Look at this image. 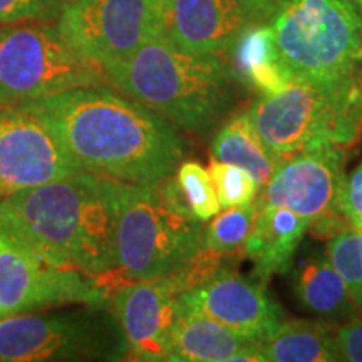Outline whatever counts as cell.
Listing matches in <instances>:
<instances>
[{
  "instance_id": "15",
  "label": "cell",
  "mask_w": 362,
  "mask_h": 362,
  "mask_svg": "<svg viewBox=\"0 0 362 362\" xmlns=\"http://www.w3.org/2000/svg\"><path fill=\"white\" fill-rule=\"evenodd\" d=\"M250 25L238 0H165V34L187 52H230Z\"/></svg>"
},
{
  "instance_id": "7",
  "label": "cell",
  "mask_w": 362,
  "mask_h": 362,
  "mask_svg": "<svg viewBox=\"0 0 362 362\" xmlns=\"http://www.w3.org/2000/svg\"><path fill=\"white\" fill-rule=\"evenodd\" d=\"M81 86H107L101 66L76 51L57 22L0 25V110Z\"/></svg>"
},
{
  "instance_id": "22",
  "label": "cell",
  "mask_w": 362,
  "mask_h": 362,
  "mask_svg": "<svg viewBox=\"0 0 362 362\" xmlns=\"http://www.w3.org/2000/svg\"><path fill=\"white\" fill-rule=\"evenodd\" d=\"M259 208L252 203L232 206L225 211H218V216L205 228V245L211 250L232 259H243L245 240L255 223Z\"/></svg>"
},
{
  "instance_id": "13",
  "label": "cell",
  "mask_w": 362,
  "mask_h": 362,
  "mask_svg": "<svg viewBox=\"0 0 362 362\" xmlns=\"http://www.w3.org/2000/svg\"><path fill=\"white\" fill-rule=\"evenodd\" d=\"M110 309L131 359L168 361L176 322L183 312L180 293L168 277L121 285L110 296Z\"/></svg>"
},
{
  "instance_id": "30",
  "label": "cell",
  "mask_w": 362,
  "mask_h": 362,
  "mask_svg": "<svg viewBox=\"0 0 362 362\" xmlns=\"http://www.w3.org/2000/svg\"><path fill=\"white\" fill-rule=\"evenodd\" d=\"M354 4L357 6V8H359L361 16H362V0H354Z\"/></svg>"
},
{
  "instance_id": "9",
  "label": "cell",
  "mask_w": 362,
  "mask_h": 362,
  "mask_svg": "<svg viewBox=\"0 0 362 362\" xmlns=\"http://www.w3.org/2000/svg\"><path fill=\"white\" fill-rule=\"evenodd\" d=\"M57 25L81 56L103 67L165 33V0H71Z\"/></svg>"
},
{
  "instance_id": "19",
  "label": "cell",
  "mask_w": 362,
  "mask_h": 362,
  "mask_svg": "<svg viewBox=\"0 0 362 362\" xmlns=\"http://www.w3.org/2000/svg\"><path fill=\"white\" fill-rule=\"evenodd\" d=\"M262 361L334 362L341 361L336 327L322 320L285 319L279 329L260 342Z\"/></svg>"
},
{
  "instance_id": "3",
  "label": "cell",
  "mask_w": 362,
  "mask_h": 362,
  "mask_svg": "<svg viewBox=\"0 0 362 362\" xmlns=\"http://www.w3.org/2000/svg\"><path fill=\"white\" fill-rule=\"evenodd\" d=\"M101 69L110 88L194 134H208L223 119L240 83L228 61L183 51L165 33Z\"/></svg>"
},
{
  "instance_id": "6",
  "label": "cell",
  "mask_w": 362,
  "mask_h": 362,
  "mask_svg": "<svg viewBox=\"0 0 362 362\" xmlns=\"http://www.w3.org/2000/svg\"><path fill=\"white\" fill-rule=\"evenodd\" d=\"M267 24L291 79L346 83L361 76L362 16L354 0H287Z\"/></svg>"
},
{
  "instance_id": "23",
  "label": "cell",
  "mask_w": 362,
  "mask_h": 362,
  "mask_svg": "<svg viewBox=\"0 0 362 362\" xmlns=\"http://www.w3.org/2000/svg\"><path fill=\"white\" fill-rule=\"evenodd\" d=\"M325 252L362 315V228L347 226L330 237Z\"/></svg>"
},
{
  "instance_id": "1",
  "label": "cell",
  "mask_w": 362,
  "mask_h": 362,
  "mask_svg": "<svg viewBox=\"0 0 362 362\" xmlns=\"http://www.w3.org/2000/svg\"><path fill=\"white\" fill-rule=\"evenodd\" d=\"M21 106L42 117L84 173L153 185L173 175L185 155L173 124L110 86H81Z\"/></svg>"
},
{
  "instance_id": "4",
  "label": "cell",
  "mask_w": 362,
  "mask_h": 362,
  "mask_svg": "<svg viewBox=\"0 0 362 362\" xmlns=\"http://www.w3.org/2000/svg\"><path fill=\"white\" fill-rule=\"evenodd\" d=\"M205 228L189 210L175 173L153 185L124 183L110 296L124 284L173 274L205 247Z\"/></svg>"
},
{
  "instance_id": "8",
  "label": "cell",
  "mask_w": 362,
  "mask_h": 362,
  "mask_svg": "<svg viewBox=\"0 0 362 362\" xmlns=\"http://www.w3.org/2000/svg\"><path fill=\"white\" fill-rule=\"evenodd\" d=\"M110 305L51 307L0 319V362L111 359L126 354Z\"/></svg>"
},
{
  "instance_id": "29",
  "label": "cell",
  "mask_w": 362,
  "mask_h": 362,
  "mask_svg": "<svg viewBox=\"0 0 362 362\" xmlns=\"http://www.w3.org/2000/svg\"><path fill=\"white\" fill-rule=\"evenodd\" d=\"M252 24H267L287 0H238Z\"/></svg>"
},
{
  "instance_id": "10",
  "label": "cell",
  "mask_w": 362,
  "mask_h": 362,
  "mask_svg": "<svg viewBox=\"0 0 362 362\" xmlns=\"http://www.w3.org/2000/svg\"><path fill=\"white\" fill-rule=\"evenodd\" d=\"M62 305H110L96 279L0 243V319Z\"/></svg>"
},
{
  "instance_id": "12",
  "label": "cell",
  "mask_w": 362,
  "mask_h": 362,
  "mask_svg": "<svg viewBox=\"0 0 362 362\" xmlns=\"http://www.w3.org/2000/svg\"><path fill=\"white\" fill-rule=\"evenodd\" d=\"M76 173L42 117L25 106L0 110V200Z\"/></svg>"
},
{
  "instance_id": "27",
  "label": "cell",
  "mask_w": 362,
  "mask_h": 362,
  "mask_svg": "<svg viewBox=\"0 0 362 362\" xmlns=\"http://www.w3.org/2000/svg\"><path fill=\"white\" fill-rule=\"evenodd\" d=\"M341 211L351 226L362 228V163L351 176H346L341 194Z\"/></svg>"
},
{
  "instance_id": "5",
  "label": "cell",
  "mask_w": 362,
  "mask_h": 362,
  "mask_svg": "<svg viewBox=\"0 0 362 362\" xmlns=\"http://www.w3.org/2000/svg\"><path fill=\"white\" fill-rule=\"evenodd\" d=\"M248 119L279 158L320 144L351 148L362 131V78L346 83L292 79L275 94H262Z\"/></svg>"
},
{
  "instance_id": "24",
  "label": "cell",
  "mask_w": 362,
  "mask_h": 362,
  "mask_svg": "<svg viewBox=\"0 0 362 362\" xmlns=\"http://www.w3.org/2000/svg\"><path fill=\"white\" fill-rule=\"evenodd\" d=\"M176 181H178L180 192L187 200L189 210L198 220H210L221 210L214 181L200 163H181L176 170Z\"/></svg>"
},
{
  "instance_id": "25",
  "label": "cell",
  "mask_w": 362,
  "mask_h": 362,
  "mask_svg": "<svg viewBox=\"0 0 362 362\" xmlns=\"http://www.w3.org/2000/svg\"><path fill=\"white\" fill-rule=\"evenodd\" d=\"M208 173L215 185L221 208L248 205L255 200L259 187L245 170L211 158Z\"/></svg>"
},
{
  "instance_id": "17",
  "label": "cell",
  "mask_w": 362,
  "mask_h": 362,
  "mask_svg": "<svg viewBox=\"0 0 362 362\" xmlns=\"http://www.w3.org/2000/svg\"><path fill=\"white\" fill-rule=\"evenodd\" d=\"M168 361L235 362L262 361L260 342L237 336L200 312L183 307L176 322Z\"/></svg>"
},
{
  "instance_id": "28",
  "label": "cell",
  "mask_w": 362,
  "mask_h": 362,
  "mask_svg": "<svg viewBox=\"0 0 362 362\" xmlns=\"http://www.w3.org/2000/svg\"><path fill=\"white\" fill-rule=\"evenodd\" d=\"M336 346L341 361L362 362V315L336 327Z\"/></svg>"
},
{
  "instance_id": "26",
  "label": "cell",
  "mask_w": 362,
  "mask_h": 362,
  "mask_svg": "<svg viewBox=\"0 0 362 362\" xmlns=\"http://www.w3.org/2000/svg\"><path fill=\"white\" fill-rule=\"evenodd\" d=\"M71 0H0V24L57 22Z\"/></svg>"
},
{
  "instance_id": "18",
  "label": "cell",
  "mask_w": 362,
  "mask_h": 362,
  "mask_svg": "<svg viewBox=\"0 0 362 362\" xmlns=\"http://www.w3.org/2000/svg\"><path fill=\"white\" fill-rule=\"evenodd\" d=\"M292 287L298 304L325 324L339 327L361 317L329 257L314 253L302 260L293 272Z\"/></svg>"
},
{
  "instance_id": "14",
  "label": "cell",
  "mask_w": 362,
  "mask_h": 362,
  "mask_svg": "<svg viewBox=\"0 0 362 362\" xmlns=\"http://www.w3.org/2000/svg\"><path fill=\"white\" fill-rule=\"evenodd\" d=\"M181 305L210 317L237 336L262 342L270 337L285 317L267 293V282L255 275L240 277L226 267L216 277L193 291L180 293Z\"/></svg>"
},
{
  "instance_id": "11",
  "label": "cell",
  "mask_w": 362,
  "mask_h": 362,
  "mask_svg": "<svg viewBox=\"0 0 362 362\" xmlns=\"http://www.w3.org/2000/svg\"><path fill=\"white\" fill-rule=\"evenodd\" d=\"M347 149L320 144L280 163L269 183L257 193L253 205L284 206L305 220L341 214V194L346 183Z\"/></svg>"
},
{
  "instance_id": "16",
  "label": "cell",
  "mask_w": 362,
  "mask_h": 362,
  "mask_svg": "<svg viewBox=\"0 0 362 362\" xmlns=\"http://www.w3.org/2000/svg\"><path fill=\"white\" fill-rule=\"evenodd\" d=\"M309 225V220L288 208L265 206L259 210L243 247L245 257L255 267L253 275L269 282L272 275L287 274Z\"/></svg>"
},
{
  "instance_id": "20",
  "label": "cell",
  "mask_w": 362,
  "mask_h": 362,
  "mask_svg": "<svg viewBox=\"0 0 362 362\" xmlns=\"http://www.w3.org/2000/svg\"><path fill=\"white\" fill-rule=\"evenodd\" d=\"M230 52L237 79L262 94L279 93L292 81L279 62L269 24L247 27Z\"/></svg>"
},
{
  "instance_id": "2",
  "label": "cell",
  "mask_w": 362,
  "mask_h": 362,
  "mask_svg": "<svg viewBox=\"0 0 362 362\" xmlns=\"http://www.w3.org/2000/svg\"><path fill=\"white\" fill-rule=\"evenodd\" d=\"M124 183L79 173L0 200V243L96 279L107 291Z\"/></svg>"
},
{
  "instance_id": "21",
  "label": "cell",
  "mask_w": 362,
  "mask_h": 362,
  "mask_svg": "<svg viewBox=\"0 0 362 362\" xmlns=\"http://www.w3.org/2000/svg\"><path fill=\"white\" fill-rule=\"evenodd\" d=\"M214 158L228 165L238 166L264 188L284 160L272 153L253 128L247 112L230 117L215 134L211 143Z\"/></svg>"
}]
</instances>
